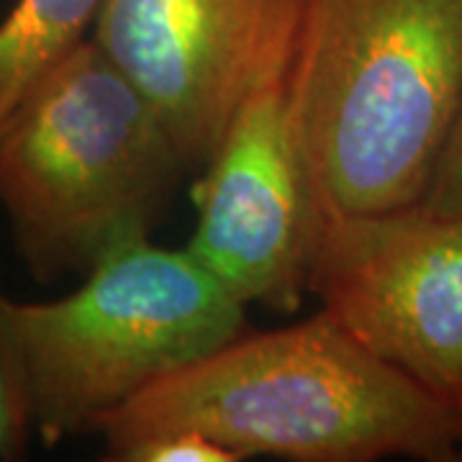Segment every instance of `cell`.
Returning <instances> with one entry per match:
<instances>
[{
  "instance_id": "6da1fadb",
  "label": "cell",
  "mask_w": 462,
  "mask_h": 462,
  "mask_svg": "<svg viewBox=\"0 0 462 462\" xmlns=\"http://www.w3.org/2000/svg\"><path fill=\"white\" fill-rule=\"evenodd\" d=\"M162 430L199 431L236 460L455 462L462 449V413L324 311L282 329L242 331L106 413L93 434L108 452Z\"/></svg>"
},
{
  "instance_id": "7a4b0ae2",
  "label": "cell",
  "mask_w": 462,
  "mask_h": 462,
  "mask_svg": "<svg viewBox=\"0 0 462 462\" xmlns=\"http://www.w3.org/2000/svg\"><path fill=\"white\" fill-rule=\"evenodd\" d=\"M285 90L319 218L421 203L462 100V0H306Z\"/></svg>"
},
{
  "instance_id": "3957f363",
  "label": "cell",
  "mask_w": 462,
  "mask_h": 462,
  "mask_svg": "<svg viewBox=\"0 0 462 462\" xmlns=\"http://www.w3.org/2000/svg\"><path fill=\"white\" fill-rule=\"evenodd\" d=\"M188 167L147 98L88 36L0 118V211L36 282L152 236Z\"/></svg>"
},
{
  "instance_id": "277c9868",
  "label": "cell",
  "mask_w": 462,
  "mask_h": 462,
  "mask_svg": "<svg viewBox=\"0 0 462 462\" xmlns=\"http://www.w3.org/2000/svg\"><path fill=\"white\" fill-rule=\"evenodd\" d=\"M33 434L57 447L93 434L152 383L247 331V309L188 252L134 236L54 300H11Z\"/></svg>"
},
{
  "instance_id": "5b68a950",
  "label": "cell",
  "mask_w": 462,
  "mask_h": 462,
  "mask_svg": "<svg viewBox=\"0 0 462 462\" xmlns=\"http://www.w3.org/2000/svg\"><path fill=\"white\" fill-rule=\"evenodd\" d=\"M309 293L342 329L462 413V214L319 218Z\"/></svg>"
},
{
  "instance_id": "8992f818",
  "label": "cell",
  "mask_w": 462,
  "mask_h": 462,
  "mask_svg": "<svg viewBox=\"0 0 462 462\" xmlns=\"http://www.w3.org/2000/svg\"><path fill=\"white\" fill-rule=\"evenodd\" d=\"M303 14L306 0H103L90 39L196 170L239 106L288 78Z\"/></svg>"
},
{
  "instance_id": "52a82bcc",
  "label": "cell",
  "mask_w": 462,
  "mask_h": 462,
  "mask_svg": "<svg viewBox=\"0 0 462 462\" xmlns=\"http://www.w3.org/2000/svg\"><path fill=\"white\" fill-rule=\"evenodd\" d=\"M196 231L185 249L245 309H300L309 293L319 211L285 80L252 93L193 188Z\"/></svg>"
},
{
  "instance_id": "ba28073f",
  "label": "cell",
  "mask_w": 462,
  "mask_h": 462,
  "mask_svg": "<svg viewBox=\"0 0 462 462\" xmlns=\"http://www.w3.org/2000/svg\"><path fill=\"white\" fill-rule=\"evenodd\" d=\"M103 0H16L0 21V118L83 44Z\"/></svg>"
},
{
  "instance_id": "9c48e42d",
  "label": "cell",
  "mask_w": 462,
  "mask_h": 462,
  "mask_svg": "<svg viewBox=\"0 0 462 462\" xmlns=\"http://www.w3.org/2000/svg\"><path fill=\"white\" fill-rule=\"evenodd\" d=\"M11 300L14 298L3 291L0 273V462L23 460L36 437L29 383L11 319Z\"/></svg>"
},
{
  "instance_id": "30bf717a",
  "label": "cell",
  "mask_w": 462,
  "mask_h": 462,
  "mask_svg": "<svg viewBox=\"0 0 462 462\" xmlns=\"http://www.w3.org/2000/svg\"><path fill=\"white\" fill-rule=\"evenodd\" d=\"M111 462H239L214 439L190 430H162L136 437L103 455Z\"/></svg>"
},
{
  "instance_id": "8fae6325",
  "label": "cell",
  "mask_w": 462,
  "mask_h": 462,
  "mask_svg": "<svg viewBox=\"0 0 462 462\" xmlns=\"http://www.w3.org/2000/svg\"><path fill=\"white\" fill-rule=\"evenodd\" d=\"M419 206H424L431 214H462V100L434 167L430 188Z\"/></svg>"
},
{
  "instance_id": "7c38bea8",
  "label": "cell",
  "mask_w": 462,
  "mask_h": 462,
  "mask_svg": "<svg viewBox=\"0 0 462 462\" xmlns=\"http://www.w3.org/2000/svg\"><path fill=\"white\" fill-rule=\"evenodd\" d=\"M457 460H462V449H460V455H457Z\"/></svg>"
}]
</instances>
